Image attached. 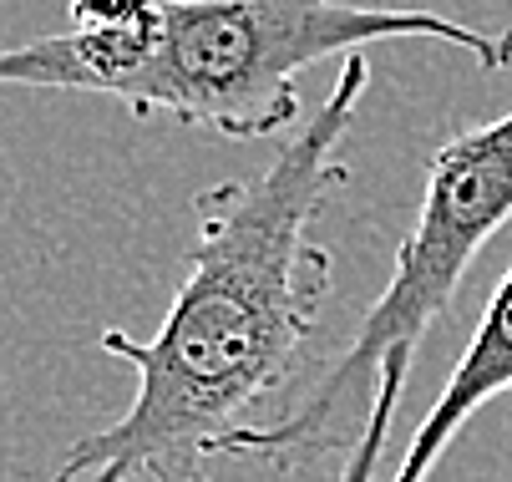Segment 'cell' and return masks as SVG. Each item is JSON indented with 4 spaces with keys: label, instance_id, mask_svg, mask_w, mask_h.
Returning <instances> with one entry per match:
<instances>
[{
    "label": "cell",
    "instance_id": "obj_3",
    "mask_svg": "<svg viewBox=\"0 0 512 482\" xmlns=\"http://www.w3.org/2000/svg\"><path fill=\"white\" fill-rule=\"evenodd\" d=\"M512 224V112L477 122L426 163L416 224L406 229L386 290L365 305L355 335L320 381L279 417L229 437L224 457L305 467L360 442L376 411V381L391 351H421L426 330L457 300L472 259Z\"/></svg>",
    "mask_w": 512,
    "mask_h": 482
},
{
    "label": "cell",
    "instance_id": "obj_6",
    "mask_svg": "<svg viewBox=\"0 0 512 482\" xmlns=\"http://www.w3.org/2000/svg\"><path fill=\"white\" fill-rule=\"evenodd\" d=\"M163 16V0H66V26L71 31H142Z\"/></svg>",
    "mask_w": 512,
    "mask_h": 482
},
{
    "label": "cell",
    "instance_id": "obj_5",
    "mask_svg": "<svg viewBox=\"0 0 512 482\" xmlns=\"http://www.w3.org/2000/svg\"><path fill=\"white\" fill-rule=\"evenodd\" d=\"M411 351H391L386 366H381V381H376V411H371V427L360 432V442L345 452V467H340V482H376V467H381V452H386V437H391V422L401 411V396H406V376H411Z\"/></svg>",
    "mask_w": 512,
    "mask_h": 482
},
{
    "label": "cell",
    "instance_id": "obj_4",
    "mask_svg": "<svg viewBox=\"0 0 512 482\" xmlns=\"http://www.w3.org/2000/svg\"><path fill=\"white\" fill-rule=\"evenodd\" d=\"M507 391H512V264L502 269V280H497V290H492V300L467 340L462 361L452 366L442 396L431 401L421 427L411 432V447H406L401 467L391 472V482H426L436 457L462 437V427L492 396H507Z\"/></svg>",
    "mask_w": 512,
    "mask_h": 482
},
{
    "label": "cell",
    "instance_id": "obj_2",
    "mask_svg": "<svg viewBox=\"0 0 512 482\" xmlns=\"http://www.w3.org/2000/svg\"><path fill=\"white\" fill-rule=\"evenodd\" d=\"M452 41L482 72L512 66V26L482 31L436 11L355 0H163V21L112 87L132 117H178L249 143L300 117V77L376 41Z\"/></svg>",
    "mask_w": 512,
    "mask_h": 482
},
{
    "label": "cell",
    "instance_id": "obj_1",
    "mask_svg": "<svg viewBox=\"0 0 512 482\" xmlns=\"http://www.w3.org/2000/svg\"><path fill=\"white\" fill-rule=\"evenodd\" d=\"M371 87V61L340 56L325 102L289 132L254 178L193 198L198 239L153 340L102 330L97 346L137 371L127 411L77 437L41 482H208V457L269 422L264 411L300 371L335 285V259L315 239L330 198L350 183L340 158Z\"/></svg>",
    "mask_w": 512,
    "mask_h": 482
}]
</instances>
